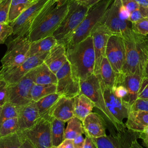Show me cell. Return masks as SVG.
I'll return each instance as SVG.
<instances>
[{
    "label": "cell",
    "mask_w": 148,
    "mask_h": 148,
    "mask_svg": "<svg viewBox=\"0 0 148 148\" xmlns=\"http://www.w3.org/2000/svg\"><path fill=\"white\" fill-rule=\"evenodd\" d=\"M101 0H83L81 2L84 4L85 5L91 8L92 6H94L95 4L98 3V2L101 1Z\"/></svg>",
    "instance_id": "816d5d0a"
},
{
    "label": "cell",
    "mask_w": 148,
    "mask_h": 148,
    "mask_svg": "<svg viewBox=\"0 0 148 148\" xmlns=\"http://www.w3.org/2000/svg\"><path fill=\"white\" fill-rule=\"evenodd\" d=\"M68 12L61 24L53 33L59 43L71 35L82 22L90 8L80 1H68Z\"/></svg>",
    "instance_id": "8992f818"
},
{
    "label": "cell",
    "mask_w": 148,
    "mask_h": 148,
    "mask_svg": "<svg viewBox=\"0 0 148 148\" xmlns=\"http://www.w3.org/2000/svg\"><path fill=\"white\" fill-rule=\"evenodd\" d=\"M121 3L130 12L138 8L140 6L134 0H121Z\"/></svg>",
    "instance_id": "f6af8a7d"
},
{
    "label": "cell",
    "mask_w": 148,
    "mask_h": 148,
    "mask_svg": "<svg viewBox=\"0 0 148 148\" xmlns=\"http://www.w3.org/2000/svg\"><path fill=\"white\" fill-rule=\"evenodd\" d=\"M120 74L113 70L106 56L104 57L101 63L99 73L103 84L112 89L117 84Z\"/></svg>",
    "instance_id": "cb8c5ba5"
},
{
    "label": "cell",
    "mask_w": 148,
    "mask_h": 148,
    "mask_svg": "<svg viewBox=\"0 0 148 148\" xmlns=\"http://www.w3.org/2000/svg\"><path fill=\"white\" fill-rule=\"evenodd\" d=\"M21 135L23 136V140H22V143L21 145L20 148H35V146L27 138H25L22 134Z\"/></svg>",
    "instance_id": "681fc988"
},
{
    "label": "cell",
    "mask_w": 148,
    "mask_h": 148,
    "mask_svg": "<svg viewBox=\"0 0 148 148\" xmlns=\"http://www.w3.org/2000/svg\"><path fill=\"white\" fill-rule=\"evenodd\" d=\"M31 1H32V2H35L36 1H37V0H30Z\"/></svg>",
    "instance_id": "91938a15"
},
{
    "label": "cell",
    "mask_w": 148,
    "mask_h": 148,
    "mask_svg": "<svg viewBox=\"0 0 148 148\" xmlns=\"http://www.w3.org/2000/svg\"><path fill=\"white\" fill-rule=\"evenodd\" d=\"M21 106L10 102H6L2 106L0 114V127L7 119L17 117Z\"/></svg>",
    "instance_id": "d6a6232c"
},
{
    "label": "cell",
    "mask_w": 148,
    "mask_h": 148,
    "mask_svg": "<svg viewBox=\"0 0 148 148\" xmlns=\"http://www.w3.org/2000/svg\"><path fill=\"white\" fill-rule=\"evenodd\" d=\"M20 133L27 138L35 148H53L50 120L40 118L32 127Z\"/></svg>",
    "instance_id": "30bf717a"
},
{
    "label": "cell",
    "mask_w": 148,
    "mask_h": 148,
    "mask_svg": "<svg viewBox=\"0 0 148 148\" xmlns=\"http://www.w3.org/2000/svg\"><path fill=\"white\" fill-rule=\"evenodd\" d=\"M50 121L52 146L53 148H55L64 140L65 122L53 117L51 118Z\"/></svg>",
    "instance_id": "f1b7e54d"
},
{
    "label": "cell",
    "mask_w": 148,
    "mask_h": 148,
    "mask_svg": "<svg viewBox=\"0 0 148 148\" xmlns=\"http://www.w3.org/2000/svg\"><path fill=\"white\" fill-rule=\"evenodd\" d=\"M68 124L64 132V139L73 140L80 135L84 134L82 121L78 118L73 117L68 121Z\"/></svg>",
    "instance_id": "f546056e"
},
{
    "label": "cell",
    "mask_w": 148,
    "mask_h": 148,
    "mask_svg": "<svg viewBox=\"0 0 148 148\" xmlns=\"http://www.w3.org/2000/svg\"><path fill=\"white\" fill-rule=\"evenodd\" d=\"M57 43V40L53 35L32 42L28 51V57L49 52Z\"/></svg>",
    "instance_id": "484cf974"
},
{
    "label": "cell",
    "mask_w": 148,
    "mask_h": 148,
    "mask_svg": "<svg viewBox=\"0 0 148 148\" xmlns=\"http://www.w3.org/2000/svg\"><path fill=\"white\" fill-rule=\"evenodd\" d=\"M34 83L37 84H51L57 83L56 75L43 62L37 66V71L34 79Z\"/></svg>",
    "instance_id": "83f0119b"
},
{
    "label": "cell",
    "mask_w": 148,
    "mask_h": 148,
    "mask_svg": "<svg viewBox=\"0 0 148 148\" xmlns=\"http://www.w3.org/2000/svg\"><path fill=\"white\" fill-rule=\"evenodd\" d=\"M75 98L62 96L50 110L49 117L56 118L67 122L75 116Z\"/></svg>",
    "instance_id": "ffe728a7"
},
{
    "label": "cell",
    "mask_w": 148,
    "mask_h": 148,
    "mask_svg": "<svg viewBox=\"0 0 148 148\" xmlns=\"http://www.w3.org/2000/svg\"><path fill=\"white\" fill-rule=\"evenodd\" d=\"M80 92L87 96L94 103L95 107L101 113V116L109 124V127L115 129L117 132L126 130L125 125L119 123L109 112L106 106L101 86V80L99 75L92 74L86 80L80 82Z\"/></svg>",
    "instance_id": "277c9868"
},
{
    "label": "cell",
    "mask_w": 148,
    "mask_h": 148,
    "mask_svg": "<svg viewBox=\"0 0 148 148\" xmlns=\"http://www.w3.org/2000/svg\"><path fill=\"white\" fill-rule=\"evenodd\" d=\"M57 84H34L31 90V97L34 102L39 101L40 99L51 94L56 92Z\"/></svg>",
    "instance_id": "4dcf8cb0"
},
{
    "label": "cell",
    "mask_w": 148,
    "mask_h": 148,
    "mask_svg": "<svg viewBox=\"0 0 148 148\" xmlns=\"http://www.w3.org/2000/svg\"><path fill=\"white\" fill-rule=\"evenodd\" d=\"M138 99H148V78L143 77L138 93Z\"/></svg>",
    "instance_id": "60d3db41"
},
{
    "label": "cell",
    "mask_w": 148,
    "mask_h": 148,
    "mask_svg": "<svg viewBox=\"0 0 148 148\" xmlns=\"http://www.w3.org/2000/svg\"><path fill=\"white\" fill-rule=\"evenodd\" d=\"M13 35V28L8 23H0V45L4 43L7 38Z\"/></svg>",
    "instance_id": "74e56055"
},
{
    "label": "cell",
    "mask_w": 148,
    "mask_h": 148,
    "mask_svg": "<svg viewBox=\"0 0 148 148\" xmlns=\"http://www.w3.org/2000/svg\"><path fill=\"white\" fill-rule=\"evenodd\" d=\"M8 84L0 75V106H2L8 101Z\"/></svg>",
    "instance_id": "f35d334b"
},
{
    "label": "cell",
    "mask_w": 148,
    "mask_h": 148,
    "mask_svg": "<svg viewBox=\"0 0 148 148\" xmlns=\"http://www.w3.org/2000/svg\"><path fill=\"white\" fill-rule=\"evenodd\" d=\"M121 74L120 75V76L119 77V79L117 84L112 88V91L114 94L117 97L123 99L127 96L128 92L125 86L121 82Z\"/></svg>",
    "instance_id": "ab89813d"
},
{
    "label": "cell",
    "mask_w": 148,
    "mask_h": 148,
    "mask_svg": "<svg viewBox=\"0 0 148 148\" xmlns=\"http://www.w3.org/2000/svg\"><path fill=\"white\" fill-rule=\"evenodd\" d=\"M56 75L57 79L56 92L68 98H75L80 94V80L73 75L68 61L56 72Z\"/></svg>",
    "instance_id": "8fae6325"
},
{
    "label": "cell",
    "mask_w": 148,
    "mask_h": 148,
    "mask_svg": "<svg viewBox=\"0 0 148 148\" xmlns=\"http://www.w3.org/2000/svg\"><path fill=\"white\" fill-rule=\"evenodd\" d=\"M1 110H2V106H0V114H1Z\"/></svg>",
    "instance_id": "680465c9"
},
{
    "label": "cell",
    "mask_w": 148,
    "mask_h": 148,
    "mask_svg": "<svg viewBox=\"0 0 148 148\" xmlns=\"http://www.w3.org/2000/svg\"><path fill=\"white\" fill-rule=\"evenodd\" d=\"M23 136L20 132L0 137V148H20Z\"/></svg>",
    "instance_id": "836d02e7"
},
{
    "label": "cell",
    "mask_w": 148,
    "mask_h": 148,
    "mask_svg": "<svg viewBox=\"0 0 148 148\" xmlns=\"http://www.w3.org/2000/svg\"><path fill=\"white\" fill-rule=\"evenodd\" d=\"M85 142V138L82 135H80L73 139L74 148H83Z\"/></svg>",
    "instance_id": "7dc6e473"
},
{
    "label": "cell",
    "mask_w": 148,
    "mask_h": 148,
    "mask_svg": "<svg viewBox=\"0 0 148 148\" xmlns=\"http://www.w3.org/2000/svg\"><path fill=\"white\" fill-rule=\"evenodd\" d=\"M36 71L37 67L32 69L16 83L8 84V101L20 106L33 101L30 92L34 84Z\"/></svg>",
    "instance_id": "9c48e42d"
},
{
    "label": "cell",
    "mask_w": 148,
    "mask_h": 148,
    "mask_svg": "<svg viewBox=\"0 0 148 148\" xmlns=\"http://www.w3.org/2000/svg\"><path fill=\"white\" fill-rule=\"evenodd\" d=\"M113 1L101 0L90 8L87 15L75 31L58 43L62 44L67 47L79 43L90 36L92 29L102 21Z\"/></svg>",
    "instance_id": "5b68a950"
},
{
    "label": "cell",
    "mask_w": 148,
    "mask_h": 148,
    "mask_svg": "<svg viewBox=\"0 0 148 148\" xmlns=\"http://www.w3.org/2000/svg\"><path fill=\"white\" fill-rule=\"evenodd\" d=\"M66 48V55L72 72L80 82L94 72L95 56L91 35L79 43Z\"/></svg>",
    "instance_id": "6da1fadb"
},
{
    "label": "cell",
    "mask_w": 148,
    "mask_h": 148,
    "mask_svg": "<svg viewBox=\"0 0 148 148\" xmlns=\"http://www.w3.org/2000/svg\"><path fill=\"white\" fill-rule=\"evenodd\" d=\"M67 61L65 46L57 43L49 51L43 62L56 74Z\"/></svg>",
    "instance_id": "7402d4cb"
},
{
    "label": "cell",
    "mask_w": 148,
    "mask_h": 148,
    "mask_svg": "<svg viewBox=\"0 0 148 148\" xmlns=\"http://www.w3.org/2000/svg\"><path fill=\"white\" fill-rule=\"evenodd\" d=\"M130 110H143L148 112V99L138 98L130 106Z\"/></svg>",
    "instance_id": "b9f144b4"
},
{
    "label": "cell",
    "mask_w": 148,
    "mask_h": 148,
    "mask_svg": "<svg viewBox=\"0 0 148 148\" xmlns=\"http://www.w3.org/2000/svg\"><path fill=\"white\" fill-rule=\"evenodd\" d=\"M54 0H37L25 10L16 20L9 24L15 37L28 36L32 29L45 16L56 6Z\"/></svg>",
    "instance_id": "3957f363"
},
{
    "label": "cell",
    "mask_w": 148,
    "mask_h": 148,
    "mask_svg": "<svg viewBox=\"0 0 148 148\" xmlns=\"http://www.w3.org/2000/svg\"><path fill=\"white\" fill-rule=\"evenodd\" d=\"M55 148H74L73 140L64 139Z\"/></svg>",
    "instance_id": "c3c4849f"
},
{
    "label": "cell",
    "mask_w": 148,
    "mask_h": 148,
    "mask_svg": "<svg viewBox=\"0 0 148 148\" xmlns=\"http://www.w3.org/2000/svg\"><path fill=\"white\" fill-rule=\"evenodd\" d=\"M143 77L148 78V60L146 62L145 66L144 67L143 72Z\"/></svg>",
    "instance_id": "9f6ffc18"
},
{
    "label": "cell",
    "mask_w": 148,
    "mask_h": 148,
    "mask_svg": "<svg viewBox=\"0 0 148 148\" xmlns=\"http://www.w3.org/2000/svg\"><path fill=\"white\" fill-rule=\"evenodd\" d=\"M135 136L138 138V134L125 130L92 139L96 148H128L132 141L136 139Z\"/></svg>",
    "instance_id": "e0dca14e"
},
{
    "label": "cell",
    "mask_w": 148,
    "mask_h": 148,
    "mask_svg": "<svg viewBox=\"0 0 148 148\" xmlns=\"http://www.w3.org/2000/svg\"><path fill=\"white\" fill-rule=\"evenodd\" d=\"M49 52L27 57L19 65L11 68L0 75L8 84L16 83L32 69L43 63Z\"/></svg>",
    "instance_id": "5bb4252c"
},
{
    "label": "cell",
    "mask_w": 148,
    "mask_h": 148,
    "mask_svg": "<svg viewBox=\"0 0 148 148\" xmlns=\"http://www.w3.org/2000/svg\"><path fill=\"white\" fill-rule=\"evenodd\" d=\"M56 2V5L57 6H61L64 3H66L68 0H54Z\"/></svg>",
    "instance_id": "6f0895ef"
},
{
    "label": "cell",
    "mask_w": 148,
    "mask_h": 148,
    "mask_svg": "<svg viewBox=\"0 0 148 148\" xmlns=\"http://www.w3.org/2000/svg\"><path fill=\"white\" fill-rule=\"evenodd\" d=\"M140 6H148V0H134Z\"/></svg>",
    "instance_id": "11a10c76"
},
{
    "label": "cell",
    "mask_w": 148,
    "mask_h": 148,
    "mask_svg": "<svg viewBox=\"0 0 148 148\" xmlns=\"http://www.w3.org/2000/svg\"><path fill=\"white\" fill-rule=\"evenodd\" d=\"M82 124L86 136L95 138L106 135L107 123L100 114L91 112L85 117Z\"/></svg>",
    "instance_id": "ac0fdd59"
},
{
    "label": "cell",
    "mask_w": 148,
    "mask_h": 148,
    "mask_svg": "<svg viewBox=\"0 0 148 148\" xmlns=\"http://www.w3.org/2000/svg\"><path fill=\"white\" fill-rule=\"evenodd\" d=\"M68 10V2L61 6L56 5L50 9L30 31L28 37L31 42L52 35L61 24Z\"/></svg>",
    "instance_id": "52a82bcc"
},
{
    "label": "cell",
    "mask_w": 148,
    "mask_h": 148,
    "mask_svg": "<svg viewBox=\"0 0 148 148\" xmlns=\"http://www.w3.org/2000/svg\"><path fill=\"white\" fill-rule=\"evenodd\" d=\"M101 86L107 109L119 123L125 125L123 120L128 117L130 112V105L123 99L117 97L113 92L112 89L105 86L102 80Z\"/></svg>",
    "instance_id": "9a60e30c"
},
{
    "label": "cell",
    "mask_w": 148,
    "mask_h": 148,
    "mask_svg": "<svg viewBox=\"0 0 148 148\" xmlns=\"http://www.w3.org/2000/svg\"><path fill=\"white\" fill-rule=\"evenodd\" d=\"M18 132L29 128L40 119V115L36 102L32 101L26 105H21L18 115Z\"/></svg>",
    "instance_id": "d6986e66"
},
{
    "label": "cell",
    "mask_w": 148,
    "mask_h": 148,
    "mask_svg": "<svg viewBox=\"0 0 148 148\" xmlns=\"http://www.w3.org/2000/svg\"><path fill=\"white\" fill-rule=\"evenodd\" d=\"M138 138L142 140L143 145L146 148H148V127L138 133Z\"/></svg>",
    "instance_id": "bcb514c9"
},
{
    "label": "cell",
    "mask_w": 148,
    "mask_h": 148,
    "mask_svg": "<svg viewBox=\"0 0 148 148\" xmlns=\"http://www.w3.org/2000/svg\"><path fill=\"white\" fill-rule=\"evenodd\" d=\"M131 28L135 32L146 36L148 35V19L142 18L137 22L132 23Z\"/></svg>",
    "instance_id": "d590c367"
},
{
    "label": "cell",
    "mask_w": 148,
    "mask_h": 148,
    "mask_svg": "<svg viewBox=\"0 0 148 148\" xmlns=\"http://www.w3.org/2000/svg\"><path fill=\"white\" fill-rule=\"evenodd\" d=\"M12 0H0V23H8L9 11Z\"/></svg>",
    "instance_id": "8d00e7d4"
},
{
    "label": "cell",
    "mask_w": 148,
    "mask_h": 148,
    "mask_svg": "<svg viewBox=\"0 0 148 148\" xmlns=\"http://www.w3.org/2000/svg\"><path fill=\"white\" fill-rule=\"evenodd\" d=\"M112 33L102 23L98 24L91 31L95 56L94 67L95 75H99L101 61L105 57V50L109 36Z\"/></svg>",
    "instance_id": "2e32d148"
},
{
    "label": "cell",
    "mask_w": 148,
    "mask_h": 148,
    "mask_svg": "<svg viewBox=\"0 0 148 148\" xmlns=\"http://www.w3.org/2000/svg\"><path fill=\"white\" fill-rule=\"evenodd\" d=\"M130 12L124 6L122 3L120 5L119 8V17L124 20V21H128L130 16Z\"/></svg>",
    "instance_id": "ee69618b"
},
{
    "label": "cell",
    "mask_w": 148,
    "mask_h": 148,
    "mask_svg": "<svg viewBox=\"0 0 148 148\" xmlns=\"http://www.w3.org/2000/svg\"><path fill=\"white\" fill-rule=\"evenodd\" d=\"M83 148H96L92 138L89 136H86L85 142Z\"/></svg>",
    "instance_id": "f907efd6"
},
{
    "label": "cell",
    "mask_w": 148,
    "mask_h": 148,
    "mask_svg": "<svg viewBox=\"0 0 148 148\" xmlns=\"http://www.w3.org/2000/svg\"><path fill=\"white\" fill-rule=\"evenodd\" d=\"M94 107L92 101L85 95L80 94L75 97V116L82 121L92 112Z\"/></svg>",
    "instance_id": "d4e9b609"
},
{
    "label": "cell",
    "mask_w": 148,
    "mask_h": 148,
    "mask_svg": "<svg viewBox=\"0 0 148 148\" xmlns=\"http://www.w3.org/2000/svg\"><path fill=\"white\" fill-rule=\"evenodd\" d=\"M125 57L121 73L143 74L144 67L148 60V38L133 31L123 36Z\"/></svg>",
    "instance_id": "7a4b0ae2"
},
{
    "label": "cell",
    "mask_w": 148,
    "mask_h": 148,
    "mask_svg": "<svg viewBox=\"0 0 148 148\" xmlns=\"http://www.w3.org/2000/svg\"><path fill=\"white\" fill-rule=\"evenodd\" d=\"M139 8L143 17L148 19V6H139Z\"/></svg>",
    "instance_id": "f5cc1de1"
},
{
    "label": "cell",
    "mask_w": 148,
    "mask_h": 148,
    "mask_svg": "<svg viewBox=\"0 0 148 148\" xmlns=\"http://www.w3.org/2000/svg\"><path fill=\"white\" fill-rule=\"evenodd\" d=\"M76 1H80V2H82V1H83V0H76Z\"/></svg>",
    "instance_id": "94428289"
},
{
    "label": "cell",
    "mask_w": 148,
    "mask_h": 148,
    "mask_svg": "<svg viewBox=\"0 0 148 148\" xmlns=\"http://www.w3.org/2000/svg\"><path fill=\"white\" fill-rule=\"evenodd\" d=\"M121 0H113L101 23L103 24L112 34H120L123 36L133 32L129 21H124L119 16V8Z\"/></svg>",
    "instance_id": "4fadbf2b"
},
{
    "label": "cell",
    "mask_w": 148,
    "mask_h": 148,
    "mask_svg": "<svg viewBox=\"0 0 148 148\" xmlns=\"http://www.w3.org/2000/svg\"><path fill=\"white\" fill-rule=\"evenodd\" d=\"M143 78V74L136 72L134 74H121V82L127 90V95L123 99L130 106L138 99V93Z\"/></svg>",
    "instance_id": "44dd1931"
},
{
    "label": "cell",
    "mask_w": 148,
    "mask_h": 148,
    "mask_svg": "<svg viewBox=\"0 0 148 148\" xmlns=\"http://www.w3.org/2000/svg\"><path fill=\"white\" fill-rule=\"evenodd\" d=\"M105 56L113 70L121 73L125 61V49L123 36L120 34H112L108 40Z\"/></svg>",
    "instance_id": "7c38bea8"
},
{
    "label": "cell",
    "mask_w": 148,
    "mask_h": 148,
    "mask_svg": "<svg viewBox=\"0 0 148 148\" xmlns=\"http://www.w3.org/2000/svg\"><path fill=\"white\" fill-rule=\"evenodd\" d=\"M62 96L57 92L51 94L35 102L40 118L50 120L49 114L56 102Z\"/></svg>",
    "instance_id": "4316f807"
},
{
    "label": "cell",
    "mask_w": 148,
    "mask_h": 148,
    "mask_svg": "<svg viewBox=\"0 0 148 148\" xmlns=\"http://www.w3.org/2000/svg\"><path fill=\"white\" fill-rule=\"evenodd\" d=\"M128 148H145L142 146L136 140V139L133 140L131 143V145Z\"/></svg>",
    "instance_id": "db71d44e"
},
{
    "label": "cell",
    "mask_w": 148,
    "mask_h": 148,
    "mask_svg": "<svg viewBox=\"0 0 148 148\" xmlns=\"http://www.w3.org/2000/svg\"><path fill=\"white\" fill-rule=\"evenodd\" d=\"M18 118L14 117L6 120L0 127V137L5 136L18 132Z\"/></svg>",
    "instance_id": "e575fe53"
},
{
    "label": "cell",
    "mask_w": 148,
    "mask_h": 148,
    "mask_svg": "<svg viewBox=\"0 0 148 148\" xmlns=\"http://www.w3.org/2000/svg\"><path fill=\"white\" fill-rule=\"evenodd\" d=\"M125 125L128 131L138 134L148 127V112L130 110Z\"/></svg>",
    "instance_id": "603a6c76"
},
{
    "label": "cell",
    "mask_w": 148,
    "mask_h": 148,
    "mask_svg": "<svg viewBox=\"0 0 148 148\" xmlns=\"http://www.w3.org/2000/svg\"><path fill=\"white\" fill-rule=\"evenodd\" d=\"M34 2L30 0H12L9 11L8 23L16 20L25 10Z\"/></svg>",
    "instance_id": "1f68e13d"
},
{
    "label": "cell",
    "mask_w": 148,
    "mask_h": 148,
    "mask_svg": "<svg viewBox=\"0 0 148 148\" xmlns=\"http://www.w3.org/2000/svg\"><path fill=\"white\" fill-rule=\"evenodd\" d=\"M28 36L14 37L8 43L7 50L1 59L0 74L17 66L28 57L31 45Z\"/></svg>",
    "instance_id": "ba28073f"
},
{
    "label": "cell",
    "mask_w": 148,
    "mask_h": 148,
    "mask_svg": "<svg viewBox=\"0 0 148 148\" xmlns=\"http://www.w3.org/2000/svg\"><path fill=\"white\" fill-rule=\"evenodd\" d=\"M143 17L142 16L140 8L139 7L138 8H137L136 9L133 10L130 13V16L128 21L131 23H134L137 22L138 21L140 20Z\"/></svg>",
    "instance_id": "7bdbcfd3"
}]
</instances>
